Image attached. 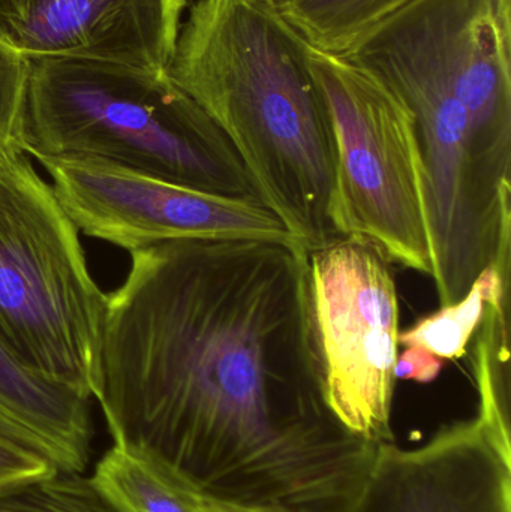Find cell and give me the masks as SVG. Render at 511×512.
Wrapping results in <instances>:
<instances>
[{
    "instance_id": "obj_1",
    "label": "cell",
    "mask_w": 511,
    "mask_h": 512,
    "mask_svg": "<svg viewBox=\"0 0 511 512\" xmlns=\"http://www.w3.org/2000/svg\"><path fill=\"white\" fill-rule=\"evenodd\" d=\"M297 242L182 239L131 252L108 294L99 396L114 444L209 501L350 512L380 442L324 393Z\"/></svg>"
},
{
    "instance_id": "obj_2",
    "label": "cell",
    "mask_w": 511,
    "mask_h": 512,
    "mask_svg": "<svg viewBox=\"0 0 511 512\" xmlns=\"http://www.w3.org/2000/svg\"><path fill=\"white\" fill-rule=\"evenodd\" d=\"M168 77L233 144L261 203L306 249L339 234L332 119L308 42L267 0H192Z\"/></svg>"
},
{
    "instance_id": "obj_20",
    "label": "cell",
    "mask_w": 511,
    "mask_h": 512,
    "mask_svg": "<svg viewBox=\"0 0 511 512\" xmlns=\"http://www.w3.org/2000/svg\"><path fill=\"white\" fill-rule=\"evenodd\" d=\"M267 2H269V0H267Z\"/></svg>"
},
{
    "instance_id": "obj_18",
    "label": "cell",
    "mask_w": 511,
    "mask_h": 512,
    "mask_svg": "<svg viewBox=\"0 0 511 512\" xmlns=\"http://www.w3.org/2000/svg\"><path fill=\"white\" fill-rule=\"evenodd\" d=\"M443 363L441 358L429 354L425 349L405 346V351L396 358L395 378L428 384L440 375Z\"/></svg>"
},
{
    "instance_id": "obj_12",
    "label": "cell",
    "mask_w": 511,
    "mask_h": 512,
    "mask_svg": "<svg viewBox=\"0 0 511 512\" xmlns=\"http://www.w3.org/2000/svg\"><path fill=\"white\" fill-rule=\"evenodd\" d=\"M311 47L344 54L410 0H269Z\"/></svg>"
},
{
    "instance_id": "obj_13",
    "label": "cell",
    "mask_w": 511,
    "mask_h": 512,
    "mask_svg": "<svg viewBox=\"0 0 511 512\" xmlns=\"http://www.w3.org/2000/svg\"><path fill=\"white\" fill-rule=\"evenodd\" d=\"M479 328L473 357L480 393L477 418L501 454L511 460L509 300L486 303Z\"/></svg>"
},
{
    "instance_id": "obj_10",
    "label": "cell",
    "mask_w": 511,
    "mask_h": 512,
    "mask_svg": "<svg viewBox=\"0 0 511 512\" xmlns=\"http://www.w3.org/2000/svg\"><path fill=\"white\" fill-rule=\"evenodd\" d=\"M0 439L83 475L92 454V399L21 363L0 342Z\"/></svg>"
},
{
    "instance_id": "obj_19",
    "label": "cell",
    "mask_w": 511,
    "mask_h": 512,
    "mask_svg": "<svg viewBox=\"0 0 511 512\" xmlns=\"http://www.w3.org/2000/svg\"><path fill=\"white\" fill-rule=\"evenodd\" d=\"M207 512H267L254 510V508L240 507V505L222 504V502L210 501Z\"/></svg>"
},
{
    "instance_id": "obj_8",
    "label": "cell",
    "mask_w": 511,
    "mask_h": 512,
    "mask_svg": "<svg viewBox=\"0 0 511 512\" xmlns=\"http://www.w3.org/2000/svg\"><path fill=\"white\" fill-rule=\"evenodd\" d=\"M188 0H0V42L26 59H87L165 74Z\"/></svg>"
},
{
    "instance_id": "obj_7",
    "label": "cell",
    "mask_w": 511,
    "mask_h": 512,
    "mask_svg": "<svg viewBox=\"0 0 511 512\" xmlns=\"http://www.w3.org/2000/svg\"><path fill=\"white\" fill-rule=\"evenodd\" d=\"M35 161L80 233L129 254L182 239L297 242L258 200L209 194L84 156Z\"/></svg>"
},
{
    "instance_id": "obj_14",
    "label": "cell",
    "mask_w": 511,
    "mask_h": 512,
    "mask_svg": "<svg viewBox=\"0 0 511 512\" xmlns=\"http://www.w3.org/2000/svg\"><path fill=\"white\" fill-rule=\"evenodd\" d=\"M509 280L495 268H488L461 301L420 319L399 334V343L425 349L443 361L461 358L482 322L486 303L509 298Z\"/></svg>"
},
{
    "instance_id": "obj_15",
    "label": "cell",
    "mask_w": 511,
    "mask_h": 512,
    "mask_svg": "<svg viewBox=\"0 0 511 512\" xmlns=\"http://www.w3.org/2000/svg\"><path fill=\"white\" fill-rule=\"evenodd\" d=\"M0 512H113L89 478L57 474L0 492Z\"/></svg>"
},
{
    "instance_id": "obj_11",
    "label": "cell",
    "mask_w": 511,
    "mask_h": 512,
    "mask_svg": "<svg viewBox=\"0 0 511 512\" xmlns=\"http://www.w3.org/2000/svg\"><path fill=\"white\" fill-rule=\"evenodd\" d=\"M89 481L113 512H207L210 504L155 457L116 444Z\"/></svg>"
},
{
    "instance_id": "obj_6",
    "label": "cell",
    "mask_w": 511,
    "mask_h": 512,
    "mask_svg": "<svg viewBox=\"0 0 511 512\" xmlns=\"http://www.w3.org/2000/svg\"><path fill=\"white\" fill-rule=\"evenodd\" d=\"M389 259L368 240L342 236L308 249L309 312L324 393L339 423L392 442L399 307Z\"/></svg>"
},
{
    "instance_id": "obj_4",
    "label": "cell",
    "mask_w": 511,
    "mask_h": 512,
    "mask_svg": "<svg viewBox=\"0 0 511 512\" xmlns=\"http://www.w3.org/2000/svg\"><path fill=\"white\" fill-rule=\"evenodd\" d=\"M107 307L53 186L26 153L0 156V342L33 372L96 399Z\"/></svg>"
},
{
    "instance_id": "obj_17",
    "label": "cell",
    "mask_w": 511,
    "mask_h": 512,
    "mask_svg": "<svg viewBox=\"0 0 511 512\" xmlns=\"http://www.w3.org/2000/svg\"><path fill=\"white\" fill-rule=\"evenodd\" d=\"M57 474L41 457L33 456L0 439V492L35 483Z\"/></svg>"
},
{
    "instance_id": "obj_9",
    "label": "cell",
    "mask_w": 511,
    "mask_h": 512,
    "mask_svg": "<svg viewBox=\"0 0 511 512\" xmlns=\"http://www.w3.org/2000/svg\"><path fill=\"white\" fill-rule=\"evenodd\" d=\"M350 512H511V460L479 418L414 450L380 442Z\"/></svg>"
},
{
    "instance_id": "obj_16",
    "label": "cell",
    "mask_w": 511,
    "mask_h": 512,
    "mask_svg": "<svg viewBox=\"0 0 511 512\" xmlns=\"http://www.w3.org/2000/svg\"><path fill=\"white\" fill-rule=\"evenodd\" d=\"M29 59L0 42V156L24 152L23 125Z\"/></svg>"
},
{
    "instance_id": "obj_5",
    "label": "cell",
    "mask_w": 511,
    "mask_h": 512,
    "mask_svg": "<svg viewBox=\"0 0 511 512\" xmlns=\"http://www.w3.org/2000/svg\"><path fill=\"white\" fill-rule=\"evenodd\" d=\"M308 60L335 134L339 234L362 237L389 261L434 279L425 167L410 110L339 54L308 44Z\"/></svg>"
},
{
    "instance_id": "obj_3",
    "label": "cell",
    "mask_w": 511,
    "mask_h": 512,
    "mask_svg": "<svg viewBox=\"0 0 511 512\" xmlns=\"http://www.w3.org/2000/svg\"><path fill=\"white\" fill-rule=\"evenodd\" d=\"M29 65L23 150L30 158L84 156L260 201L233 144L167 72L87 59Z\"/></svg>"
}]
</instances>
